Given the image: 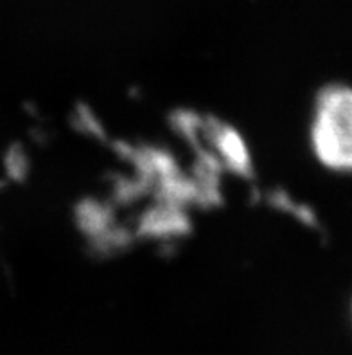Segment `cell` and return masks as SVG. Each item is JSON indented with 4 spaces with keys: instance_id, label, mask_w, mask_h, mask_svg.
<instances>
[{
    "instance_id": "1",
    "label": "cell",
    "mask_w": 352,
    "mask_h": 355,
    "mask_svg": "<svg viewBox=\"0 0 352 355\" xmlns=\"http://www.w3.org/2000/svg\"><path fill=\"white\" fill-rule=\"evenodd\" d=\"M311 146L318 161L333 171H352V87L320 90L311 123Z\"/></svg>"
}]
</instances>
